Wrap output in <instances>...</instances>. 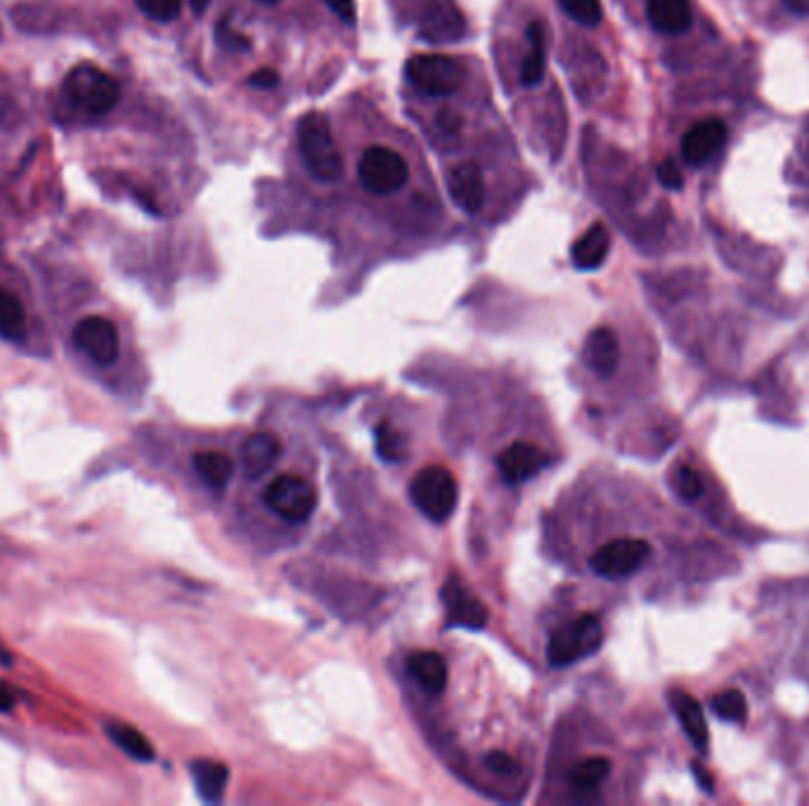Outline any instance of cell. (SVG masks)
Segmentation results:
<instances>
[{"label":"cell","mask_w":809,"mask_h":806,"mask_svg":"<svg viewBox=\"0 0 809 806\" xmlns=\"http://www.w3.org/2000/svg\"><path fill=\"white\" fill-rule=\"evenodd\" d=\"M296 140L301 159L313 175L320 183H334L341 178L344 173V156L337 147L327 118L320 112L304 114L296 126Z\"/></svg>","instance_id":"obj_1"},{"label":"cell","mask_w":809,"mask_h":806,"mask_svg":"<svg viewBox=\"0 0 809 806\" xmlns=\"http://www.w3.org/2000/svg\"><path fill=\"white\" fill-rule=\"evenodd\" d=\"M66 100L91 116H102L116 107L121 87L112 74L95 64H79L64 79Z\"/></svg>","instance_id":"obj_2"},{"label":"cell","mask_w":809,"mask_h":806,"mask_svg":"<svg viewBox=\"0 0 809 806\" xmlns=\"http://www.w3.org/2000/svg\"><path fill=\"white\" fill-rule=\"evenodd\" d=\"M604 643L602 622L592 612H583L554 629L547 643V660L552 668H569L600 651Z\"/></svg>","instance_id":"obj_3"},{"label":"cell","mask_w":809,"mask_h":806,"mask_svg":"<svg viewBox=\"0 0 809 806\" xmlns=\"http://www.w3.org/2000/svg\"><path fill=\"white\" fill-rule=\"evenodd\" d=\"M318 487L298 473H279L263 489V504L285 523L301 525L318 509Z\"/></svg>","instance_id":"obj_4"},{"label":"cell","mask_w":809,"mask_h":806,"mask_svg":"<svg viewBox=\"0 0 809 806\" xmlns=\"http://www.w3.org/2000/svg\"><path fill=\"white\" fill-rule=\"evenodd\" d=\"M410 499L419 514L433 523H446L460 502V487L452 471L446 466L421 468L410 483Z\"/></svg>","instance_id":"obj_5"},{"label":"cell","mask_w":809,"mask_h":806,"mask_svg":"<svg viewBox=\"0 0 809 806\" xmlns=\"http://www.w3.org/2000/svg\"><path fill=\"white\" fill-rule=\"evenodd\" d=\"M404 76L424 95L446 97L462 87L464 66L450 55H414L404 64Z\"/></svg>","instance_id":"obj_6"},{"label":"cell","mask_w":809,"mask_h":806,"mask_svg":"<svg viewBox=\"0 0 809 806\" xmlns=\"http://www.w3.org/2000/svg\"><path fill=\"white\" fill-rule=\"evenodd\" d=\"M651 556V545L639 537H615L596 549L590 558V568L604 580H625L632 577Z\"/></svg>","instance_id":"obj_7"},{"label":"cell","mask_w":809,"mask_h":806,"mask_svg":"<svg viewBox=\"0 0 809 806\" xmlns=\"http://www.w3.org/2000/svg\"><path fill=\"white\" fill-rule=\"evenodd\" d=\"M358 178L360 185L372 192V195H391L408 183L410 173L402 156L383 145L367 147V152L358 162Z\"/></svg>","instance_id":"obj_8"},{"label":"cell","mask_w":809,"mask_h":806,"mask_svg":"<svg viewBox=\"0 0 809 806\" xmlns=\"http://www.w3.org/2000/svg\"><path fill=\"white\" fill-rule=\"evenodd\" d=\"M72 339L81 353L98 366L114 364L121 353L119 329L110 318H102V314H88V318L79 320L74 324Z\"/></svg>","instance_id":"obj_9"},{"label":"cell","mask_w":809,"mask_h":806,"mask_svg":"<svg viewBox=\"0 0 809 806\" xmlns=\"http://www.w3.org/2000/svg\"><path fill=\"white\" fill-rule=\"evenodd\" d=\"M467 24L454 0H429L421 17V39L429 43H454L464 37Z\"/></svg>","instance_id":"obj_10"},{"label":"cell","mask_w":809,"mask_h":806,"mask_svg":"<svg viewBox=\"0 0 809 806\" xmlns=\"http://www.w3.org/2000/svg\"><path fill=\"white\" fill-rule=\"evenodd\" d=\"M727 143V126L719 118H706L694 124L682 137V156L692 166H703L723 152Z\"/></svg>","instance_id":"obj_11"},{"label":"cell","mask_w":809,"mask_h":806,"mask_svg":"<svg viewBox=\"0 0 809 806\" xmlns=\"http://www.w3.org/2000/svg\"><path fill=\"white\" fill-rule=\"evenodd\" d=\"M547 464H550V454L528 441L512 443L498 457L500 476L509 485H516V483H523L528 478L537 476V473Z\"/></svg>","instance_id":"obj_12"},{"label":"cell","mask_w":809,"mask_h":806,"mask_svg":"<svg viewBox=\"0 0 809 806\" xmlns=\"http://www.w3.org/2000/svg\"><path fill=\"white\" fill-rule=\"evenodd\" d=\"M448 192L452 202L469 216L481 214L485 204V178L477 162H462L448 175Z\"/></svg>","instance_id":"obj_13"},{"label":"cell","mask_w":809,"mask_h":806,"mask_svg":"<svg viewBox=\"0 0 809 806\" xmlns=\"http://www.w3.org/2000/svg\"><path fill=\"white\" fill-rule=\"evenodd\" d=\"M443 603L448 610L450 624L467 627V629H473V632H479V629H483L488 624L485 606L460 582L450 580L443 587Z\"/></svg>","instance_id":"obj_14"},{"label":"cell","mask_w":809,"mask_h":806,"mask_svg":"<svg viewBox=\"0 0 809 806\" xmlns=\"http://www.w3.org/2000/svg\"><path fill=\"white\" fill-rule=\"evenodd\" d=\"M583 358L592 372L600 376H608L615 372L621 362V341L618 334L608 327H596L590 331V337L583 348Z\"/></svg>","instance_id":"obj_15"},{"label":"cell","mask_w":809,"mask_h":806,"mask_svg":"<svg viewBox=\"0 0 809 806\" xmlns=\"http://www.w3.org/2000/svg\"><path fill=\"white\" fill-rule=\"evenodd\" d=\"M648 22L665 37L684 33L694 22L692 0H646Z\"/></svg>","instance_id":"obj_16"},{"label":"cell","mask_w":809,"mask_h":806,"mask_svg":"<svg viewBox=\"0 0 809 806\" xmlns=\"http://www.w3.org/2000/svg\"><path fill=\"white\" fill-rule=\"evenodd\" d=\"M279 452H283V445H279V441L273 433L258 431V433L249 435V437H246V443L242 445L244 473L249 478L266 476V473L279 459Z\"/></svg>","instance_id":"obj_17"},{"label":"cell","mask_w":809,"mask_h":806,"mask_svg":"<svg viewBox=\"0 0 809 806\" xmlns=\"http://www.w3.org/2000/svg\"><path fill=\"white\" fill-rule=\"evenodd\" d=\"M408 672L421 691L429 695H441L448 686L446 658L436 651H417L408 658Z\"/></svg>","instance_id":"obj_18"},{"label":"cell","mask_w":809,"mask_h":806,"mask_svg":"<svg viewBox=\"0 0 809 806\" xmlns=\"http://www.w3.org/2000/svg\"><path fill=\"white\" fill-rule=\"evenodd\" d=\"M608 251H611V235L606 230V225L594 223L590 230L573 244L571 260L577 270H596L606 260Z\"/></svg>","instance_id":"obj_19"},{"label":"cell","mask_w":809,"mask_h":806,"mask_svg":"<svg viewBox=\"0 0 809 806\" xmlns=\"http://www.w3.org/2000/svg\"><path fill=\"white\" fill-rule=\"evenodd\" d=\"M673 707L677 712V720L682 722L684 731H687L689 741L700 750L708 752L710 738H708V724H706V714H703V707L698 705V700H694L689 693L684 691H675L670 695Z\"/></svg>","instance_id":"obj_20"},{"label":"cell","mask_w":809,"mask_h":806,"mask_svg":"<svg viewBox=\"0 0 809 806\" xmlns=\"http://www.w3.org/2000/svg\"><path fill=\"white\" fill-rule=\"evenodd\" d=\"M190 774L204 802L216 804L223 799L227 778H231V771H227L225 764L214 762V760H197L190 764Z\"/></svg>","instance_id":"obj_21"},{"label":"cell","mask_w":809,"mask_h":806,"mask_svg":"<svg viewBox=\"0 0 809 806\" xmlns=\"http://www.w3.org/2000/svg\"><path fill=\"white\" fill-rule=\"evenodd\" d=\"M611 760L608 757H585L580 760L575 766L569 768V785L571 790L577 793V795H594L596 790H600L602 783L611 776Z\"/></svg>","instance_id":"obj_22"},{"label":"cell","mask_w":809,"mask_h":806,"mask_svg":"<svg viewBox=\"0 0 809 806\" xmlns=\"http://www.w3.org/2000/svg\"><path fill=\"white\" fill-rule=\"evenodd\" d=\"M525 37L531 50H528V55L521 64V83L525 87H535L544 76V69H547V37H544V27L540 22H533L528 27Z\"/></svg>","instance_id":"obj_23"},{"label":"cell","mask_w":809,"mask_h":806,"mask_svg":"<svg viewBox=\"0 0 809 806\" xmlns=\"http://www.w3.org/2000/svg\"><path fill=\"white\" fill-rule=\"evenodd\" d=\"M192 464H195V471L199 473V478L214 489L227 487V485H231L233 476H235L233 457H227L225 452H218V450L195 452Z\"/></svg>","instance_id":"obj_24"},{"label":"cell","mask_w":809,"mask_h":806,"mask_svg":"<svg viewBox=\"0 0 809 806\" xmlns=\"http://www.w3.org/2000/svg\"><path fill=\"white\" fill-rule=\"evenodd\" d=\"M29 329V318L24 303L12 291L0 289V339L10 343L24 341Z\"/></svg>","instance_id":"obj_25"},{"label":"cell","mask_w":809,"mask_h":806,"mask_svg":"<svg viewBox=\"0 0 809 806\" xmlns=\"http://www.w3.org/2000/svg\"><path fill=\"white\" fill-rule=\"evenodd\" d=\"M104 731H107L110 741L121 752H126L131 760H135V762H154V747L137 728H133L129 724L112 722V724L104 726Z\"/></svg>","instance_id":"obj_26"},{"label":"cell","mask_w":809,"mask_h":806,"mask_svg":"<svg viewBox=\"0 0 809 806\" xmlns=\"http://www.w3.org/2000/svg\"><path fill=\"white\" fill-rule=\"evenodd\" d=\"M375 447L377 454L389 464H400L408 459V445H404L402 433L389 424V422H379L375 428Z\"/></svg>","instance_id":"obj_27"},{"label":"cell","mask_w":809,"mask_h":806,"mask_svg":"<svg viewBox=\"0 0 809 806\" xmlns=\"http://www.w3.org/2000/svg\"><path fill=\"white\" fill-rule=\"evenodd\" d=\"M710 707L719 720L731 722V724H744L748 716V703H746L744 693H738V691L719 693L717 698L710 700Z\"/></svg>","instance_id":"obj_28"},{"label":"cell","mask_w":809,"mask_h":806,"mask_svg":"<svg viewBox=\"0 0 809 806\" xmlns=\"http://www.w3.org/2000/svg\"><path fill=\"white\" fill-rule=\"evenodd\" d=\"M559 6L571 20L583 27H596L604 17L602 0H559Z\"/></svg>","instance_id":"obj_29"},{"label":"cell","mask_w":809,"mask_h":806,"mask_svg":"<svg viewBox=\"0 0 809 806\" xmlns=\"http://www.w3.org/2000/svg\"><path fill=\"white\" fill-rule=\"evenodd\" d=\"M135 6L154 22H173L183 10V0H135Z\"/></svg>","instance_id":"obj_30"},{"label":"cell","mask_w":809,"mask_h":806,"mask_svg":"<svg viewBox=\"0 0 809 806\" xmlns=\"http://www.w3.org/2000/svg\"><path fill=\"white\" fill-rule=\"evenodd\" d=\"M675 487H677V493L682 495V499H687V502H696L703 495V480L692 466H679L677 468Z\"/></svg>","instance_id":"obj_31"},{"label":"cell","mask_w":809,"mask_h":806,"mask_svg":"<svg viewBox=\"0 0 809 806\" xmlns=\"http://www.w3.org/2000/svg\"><path fill=\"white\" fill-rule=\"evenodd\" d=\"M483 766L488 768V771H492V774H498V776H506V778H514L516 774H519V762L512 757V755H506V752H490V755H485L483 757Z\"/></svg>","instance_id":"obj_32"},{"label":"cell","mask_w":809,"mask_h":806,"mask_svg":"<svg viewBox=\"0 0 809 806\" xmlns=\"http://www.w3.org/2000/svg\"><path fill=\"white\" fill-rule=\"evenodd\" d=\"M216 37H218L221 45H223V48H227V50H235V52H239V50H249V48H252V41L246 39V37H242L239 31H235V29L231 27V22H227V20H221L218 31H216Z\"/></svg>","instance_id":"obj_33"},{"label":"cell","mask_w":809,"mask_h":806,"mask_svg":"<svg viewBox=\"0 0 809 806\" xmlns=\"http://www.w3.org/2000/svg\"><path fill=\"white\" fill-rule=\"evenodd\" d=\"M658 180L667 189H682L684 187V178H682V173H679V166L673 159H665L658 166Z\"/></svg>","instance_id":"obj_34"},{"label":"cell","mask_w":809,"mask_h":806,"mask_svg":"<svg viewBox=\"0 0 809 806\" xmlns=\"http://www.w3.org/2000/svg\"><path fill=\"white\" fill-rule=\"evenodd\" d=\"M436 126L441 128V133H446V135H457L462 128V116L457 114L452 107H443L436 116Z\"/></svg>","instance_id":"obj_35"},{"label":"cell","mask_w":809,"mask_h":806,"mask_svg":"<svg viewBox=\"0 0 809 806\" xmlns=\"http://www.w3.org/2000/svg\"><path fill=\"white\" fill-rule=\"evenodd\" d=\"M325 3H327L334 12H337L344 22H348V24H354V22H356L358 12H356V3H354V0H325Z\"/></svg>","instance_id":"obj_36"},{"label":"cell","mask_w":809,"mask_h":806,"mask_svg":"<svg viewBox=\"0 0 809 806\" xmlns=\"http://www.w3.org/2000/svg\"><path fill=\"white\" fill-rule=\"evenodd\" d=\"M249 83L254 87H260V91H270V87H275L279 83V74L273 72V69H258V72L252 74Z\"/></svg>","instance_id":"obj_37"},{"label":"cell","mask_w":809,"mask_h":806,"mask_svg":"<svg viewBox=\"0 0 809 806\" xmlns=\"http://www.w3.org/2000/svg\"><path fill=\"white\" fill-rule=\"evenodd\" d=\"M692 768H694V776H696V781L700 783L703 790H706V793H713V778L708 776V771L703 768L698 762H694V764H692Z\"/></svg>","instance_id":"obj_38"},{"label":"cell","mask_w":809,"mask_h":806,"mask_svg":"<svg viewBox=\"0 0 809 806\" xmlns=\"http://www.w3.org/2000/svg\"><path fill=\"white\" fill-rule=\"evenodd\" d=\"M14 707V695L10 693L8 686L0 683V712H10Z\"/></svg>","instance_id":"obj_39"},{"label":"cell","mask_w":809,"mask_h":806,"mask_svg":"<svg viewBox=\"0 0 809 806\" xmlns=\"http://www.w3.org/2000/svg\"><path fill=\"white\" fill-rule=\"evenodd\" d=\"M784 3L798 14H809V0H784Z\"/></svg>","instance_id":"obj_40"},{"label":"cell","mask_w":809,"mask_h":806,"mask_svg":"<svg viewBox=\"0 0 809 806\" xmlns=\"http://www.w3.org/2000/svg\"><path fill=\"white\" fill-rule=\"evenodd\" d=\"M206 3H208V0H190V6H192V10H195V12H204L206 10Z\"/></svg>","instance_id":"obj_41"}]
</instances>
